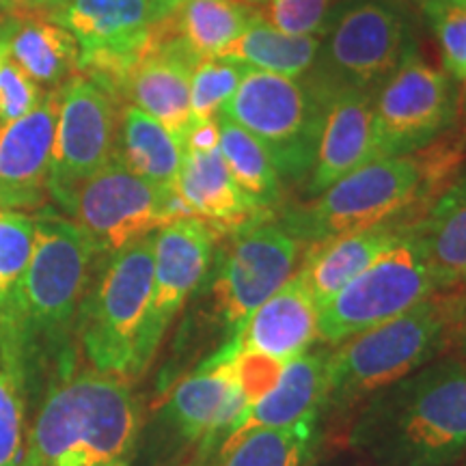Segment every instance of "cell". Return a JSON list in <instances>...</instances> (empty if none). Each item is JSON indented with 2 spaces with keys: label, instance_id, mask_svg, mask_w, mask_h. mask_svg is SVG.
Returning a JSON list of instances; mask_svg holds the SVG:
<instances>
[{
  "label": "cell",
  "instance_id": "2e32d148",
  "mask_svg": "<svg viewBox=\"0 0 466 466\" xmlns=\"http://www.w3.org/2000/svg\"><path fill=\"white\" fill-rule=\"evenodd\" d=\"M58 124L50 199L113 160L124 104L85 74L58 86Z\"/></svg>",
  "mask_w": 466,
  "mask_h": 466
},
{
  "label": "cell",
  "instance_id": "8992f818",
  "mask_svg": "<svg viewBox=\"0 0 466 466\" xmlns=\"http://www.w3.org/2000/svg\"><path fill=\"white\" fill-rule=\"evenodd\" d=\"M417 52V17L406 0H341L309 76L330 96L376 93Z\"/></svg>",
  "mask_w": 466,
  "mask_h": 466
},
{
  "label": "cell",
  "instance_id": "60d3db41",
  "mask_svg": "<svg viewBox=\"0 0 466 466\" xmlns=\"http://www.w3.org/2000/svg\"><path fill=\"white\" fill-rule=\"evenodd\" d=\"M318 466H352V464L341 462V460H330V462H324V464H318Z\"/></svg>",
  "mask_w": 466,
  "mask_h": 466
},
{
  "label": "cell",
  "instance_id": "ab89813d",
  "mask_svg": "<svg viewBox=\"0 0 466 466\" xmlns=\"http://www.w3.org/2000/svg\"><path fill=\"white\" fill-rule=\"evenodd\" d=\"M458 346H460V352H462V359L466 363V309H464V319H462V329H460V337H458Z\"/></svg>",
  "mask_w": 466,
  "mask_h": 466
},
{
  "label": "cell",
  "instance_id": "f546056e",
  "mask_svg": "<svg viewBox=\"0 0 466 466\" xmlns=\"http://www.w3.org/2000/svg\"><path fill=\"white\" fill-rule=\"evenodd\" d=\"M318 423L255 428L220 447L217 466H305L316 445Z\"/></svg>",
  "mask_w": 466,
  "mask_h": 466
},
{
  "label": "cell",
  "instance_id": "7c38bea8",
  "mask_svg": "<svg viewBox=\"0 0 466 466\" xmlns=\"http://www.w3.org/2000/svg\"><path fill=\"white\" fill-rule=\"evenodd\" d=\"M236 357V348L223 343L173 389L156 415L151 453L175 458L197 445L203 453L220 450L233 421L248 406Z\"/></svg>",
  "mask_w": 466,
  "mask_h": 466
},
{
  "label": "cell",
  "instance_id": "4fadbf2b",
  "mask_svg": "<svg viewBox=\"0 0 466 466\" xmlns=\"http://www.w3.org/2000/svg\"><path fill=\"white\" fill-rule=\"evenodd\" d=\"M458 113V85L417 52L374 93V158L428 147L456 127Z\"/></svg>",
  "mask_w": 466,
  "mask_h": 466
},
{
  "label": "cell",
  "instance_id": "ffe728a7",
  "mask_svg": "<svg viewBox=\"0 0 466 466\" xmlns=\"http://www.w3.org/2000/svg\"><path fill=\"white\" fill-rule=\"evenodd\" d=\"M374 158V93L339 89L330 96L305 195L324 192Z\"/></svg>",
  "mask_w": 466,
  "mask_h": 466
},
{
  "label": "cell",
  "instance_id": "7402d4cb",
  "mask_svg": "<svg viewBox=\"0 0 466 466\" xmlns=\"http://www.w3.org/2000/svg\"><path fill=\"white\" fill-rule=\"evenodd\" d=\"M329 354L330 348L322 346L307 350L299 359L285 363L275 387L244 408L227 432L225 442L255 428H291V425L300 423H322Z\"/></svg>",
  "mask_w": 466,
  "mask_h": 466
},
{
  "label": "cell",
  "instance_id": "8d00e7d4",
  "mask_svg": "<svg viewBox=\"0 0 466 466\" xmlns=\"http://www.w3.org/2000/svg\"><path fill=\"white\" fill-rule=\"evenodd\" d=\"M220 147V121L218 116L206 121H192L184 138L186 154H209Z\"/></svg>",
  "mask_w": 466,
  "mask_h": 466
},
{
  "label": "cell",
  "instance_id": "ac0fdd59",
  "mask_svg": "<svg viewBox=\"0 0 466 466\" xmlns=\"http://www.w3.org/2000/svg\"><path fill=\"white\" fill-rule=\"evenodd\" d=\"M197 63L199 58L173 33L171 15L162 17L126 85V100L154 116L182 145L192 126L190 78Z\"/></svg>",
  "mask_w": 466,
  "mask_h": 466
},
{
  "label": "cell",
  "instance_id": "ee69618b",
  "mask_svg": "<svg viewBox=\"0 0 466 466\" xmlns=\"http://www.w3.org/2000/svg\"><path fill=\"white\" fill-rule=\"evenodd\" d=\"M462 80H464V83H466V76H464ZM464 108H466V86H464Z\"/></svg>",
  "mask_w": 466,
  "mask_h": 466
},
{
  "label": "cell",
  "instance_id": "7dc6e473",
  "mask_svg": "<svg viewBox=\"0 0 466 466\" xmlns=\"http://www.w3.org/2000/svg\"><path fill=\"white\" fill-rule=\"evenodd\" d=\"M66 3H67V0H66Z\"/></svg>",
  "mask_w": 466,
  "mask_h": 466
},
{
  "label": "cell",
  "instance_id": "836d02e7",
  "mask_svg": "<svg viewBox=\"0 0 466 466\" xmlns=\"http://www.w3.org/2000/svg\"><path fill=\"white\" fill-rule=\"evenodd\" d=\"M421 17L434 35L451 78L466 76V0H421Z\"/></svg>",
  "mask_w": 466,
  "mask_h": 466
},
{
  "label": "cell",
  "instance_id": "d590c367",
  "mask_svg": "<svg viewBox=\"0 0 466 466\" xmlns=\"http://www.w3.org/2000/svg\"><path fill=\"white\" fill-rule=\"evenodd\" d=\"M46 89L28 78L5 48L0 52V127L14 124L42 102Z\"/></svg>",
  "mask_w": 466,
  "mask_h": 466
},
{
  "label": "cell",
  "instance_id": "e0dca14e",
  "mask_svg": "<svg viewBox=\"0 0 466 466\" xmlns=\"http://www.w3.org/2000/svg\"><path fill=\"white\" fill-rule=\"evenodd\" d=\"M58 89H48L31 113L0 127V208L44 212L50 199Z\"/></svg>",
  "mask_w": 466,
  "mask_h": 466
},
{
  "label": "cell",
  "instance_id": "d4e9b609",
  "mask_svg": "<svg viewBox=\"0 0 466 466\" xmlns=\"http://www.w3.org/2000/svg\"><path fill=\"white\" fill-rule=\"evenodd\" d=\"M415 236L439 291L466 288V167L430 203Z\"/></svg>",
  "mask_w": 466,
  "mask_h": 466
},
{
  "label": "cell",
  "instance_id": "f35d334b",
  "mask_svg": "<svg viewBox=\"0 0 466 466\" xmlns=\"http://www.w3.org/2000/svg\"><path fill=\"white\" fill-rule=\"evenodd\" d=\"M188 3V0H154L156 9V20H162V17L173 15L182 5Z\"/></svg>",
  "mask_w": 466,
  "mask_h": 466
},
{
  "label": "cell",
  "instance_id": "7bdbcfd3",
  "mask_svg": "<svg viewBox=\"0 0 466 466\" xmlns=\"http://www.w3.org/2000/svg\"><path fill=\"white\" fill-rule=\"evenodd\" d=\"M240 3H247V5H264V3H268V0H240Z\"/></svg>",
  "mask_w": 466,
  "mask_h": 466
},
{
  "label": "cell",
  "instance_id": "ba28073f",
  "mask_svg": "<svg viewBox=\"0 0 466 466\" xmlns=\"http://www.w3.org/2000/svg\"><path fill=\"white\" fill-rule=\"evenodd\" d=\"M330 93L311 76L288 78L250 69L218 115L253 134L270 156L281 184L307 182Z\"/></svg>",
  "mask_w": 466,
  "mask_h": 466
},
{
  "label": "cell",
  "instance_id": "d6986e66",
  "mask_svg": "<svg viewBox=\"0 0 466 466\" xmlns=\"http://www.w3.org/2000/svg\"><path fill=\"white\" fill-rule=\"evenodd\" d=\"M421 217L423 214L404 212L384 223L307 247L305 258L299 266V277L307 285L318 307L333 299L343 285H348L380 255L404 240Z\"/></svg>",
  "mask_w": 466,
  "mask_h": 466
},
{
  "label": "cell",
  "instance_id": "44dd1931",
  "mask_svg": "<svg viewBox=\"0 0 466 466\" xmlns=\"http://www.w3.org/2000/svg\"><path fill=\"white\" fill-rule=\"evenodd\" d=\"M318 302L302 279L294 275L247 319L229 343L236 352L259 354L285 365L318 341Z\"/></svg>",
  "mask_w": 466,
  "mask_h": 466
},
{
  "label": "cell",
  "instance_id": "3957f363",
  "mask_svg": "<svg viewBox=\"0 0 466 466\" xmlns=\"http://www.w3.org/2000/svg\"><path fill=\"white\" fill-rule=\"evenodd\" d=\"M464 145L466 130L451 127L415 154L370 160L302 206L289 208L279 223L311 247L404 212L423 214L460 171Z\"/></svg>",
  "mask_w": 466,
  "mask_h": 466
},
{
  "label": "cell",
  "instance_id": "cb8c5ba5",
  "mask_svg": "<svg viewBox=\"0 0 466 466\" xmlns=\"http://www.w3.org/2000/svg\"><path fill=\"white\" fill-rule=\"evenodd\" d=\"M0 39L11 58L42 89H58L78 74V44L74 35L48 14L0 15Z\"/></svg>",
  "mask_w": 466,
  "mask_h": 466
},
{
  "label": "cell",
  "instance_id": "30bf717a",
  "mask_svg": "<svg viewBox=\"0 0 466 466\" xmlns=\"http://www.w3.org/2000/svg\"><path fill=\"white\" fill-rule=\"evenodd\" d=\"M300 253L302 244L279 220L268 217L233 231L206 281L223 343L240 333L247 319L296 275Z\"/></svg>",
  "mask_w": 466,
  "mask_h": 466
},
{
  "label": "cell",
  "instance_id": "f6af8a7d",
  "mask_svg": "<svg viewBox=\"0 0 466 466\" xmlns=\"http://www.w3.org/2000/svg\"><path fill=\"white\" fill-rule=\"evenodd\" d=\"M458 466H466V460H462V462H460Z\"/></svg>",
  "mask_w": 466,
  "mask_h": 466
},
{
  "label": "cell",
  "instance_id": "f1b7e54d",
  "mask_svg": "<svg viewBox=\"0 0 466 466\" xmlns=\"http://www.w3.org/2000/svg\"><path fill=\"white\" fill-rule=\"evenodd\" d=\"M28 400L20 324L0 322V466H20Z\"/></svg>",
  "mask_w": 466,
  "mask_h": 466
},
{
  "label": "cell",
  "instance_id": "bcb514c9",
  "mask_svg": "<svg viewBox=\"0 0 466 466\" xmlns=\"http://www.w3.org/2000/svg\"><path fill=\"white\" fill-rule=\"evenodd\" d=\"M0 52H3V39H0Z\"/></svg>",
  "mask_w": 466,
  "mask_h": 466
},
{
  "label": "cell",
  "instance_id": "484cf974",
  "mask_svg": "<svg viewBox=\"0 0 466 466\" xmlns=\"http://www.w3.org/2000/svg\"><path fill=\"white\" fill-rule=\"evenodd\" d=\"M184 156V145L173 138L165 126L134 104H124L113 160L138 177L173 190L182 171Z\"/></svg>",
  "mask_w": 466,
  "mask_h": 466
},
{
  "label": "cell",
  "instance_id": "b9f144b4",
  "mask_svg": "<svg viewBox=\"0 0 466 466\" xmlns=\"http://www.w3.org/2000/svg\"><path fill=\"white\" fill-rule=\"evenodd\" d=\"M5 14H9V3L7 0H0V15H5Z\"/></svg>",
  "mask_w": 466,
  "mask_h": 466
},
{
  "label": "cell",
  "instance_id": "603a6c76",
  "mask_svg": "<svg viewBox=\"0 0 466 466\" xmlns=\"http://www.w3.org/2000/svg\"><path fill=\"white\" fill-rule=\"evenodd\" d=\"M175 192L192 218H201L220 233L240 229L266 212L238 186L220 149L209 154H186Z\"/></svg>",
  "mask_w": 466,
  "mask_h": 466
},
{
  "label": "cell",
  "instance_id": "9a60e30c",
  "mask_svg": "<svg viewBox=\"0 0 466 466\" xmlns=\"http://www.w3.org/2000/svg\"><path fill=\"white\" fill-rule=\"evenodd\" d=\"M220 236L223 233L217 227L201 218H175L154 233V289L138 341L134 378L147 371L175 318L190 296L206 285Z\"/></svg>",
  "mask_w": 466,
  "mask_h": 466
},
{
  "label": "cell",
  "instance_id": "7a4b0ae2",
  "mask_svg": "<svg viewBox=\"0 0 466 466\" xmlns=\"http://www.w3.org/2000/svg\"><path fill=\"white\" fill-rule=\"evenodd\" d=\"M106 255L69 218L44 209L20 289V335L31 398L76 365L85 299Z\"/></svg>",
  "mask_w": 466,
  "mask_h": 466
},
{
  "label": "cell",
  "instance_id": "83f0119b",
  "mask_svg": "<svg viewBox=\"0 0 466 466\" xmlns=\"http://www.w3.org/2000/svg\"><path fill=\"white\" fill-rule=\"evenodd\" d=\"M259 17L240 0H188L171 15L173 33L197 58L217 56Z\"/></svg>",
  "mask_w": 466,
  "mask_h": 466
},
{
  "label": "cell",
  "instance_id": "4316f807",
  "mask_svg": "<svg viewBox=\"0 0 466 466\" xmlns=\"http://www.w3.org/2000/svg\"><path fill=\"white\" fill-rule=\"evenodd\" d=\"M319 46H322V37H296V35L277 31L275 26L258 17L240 37L227 44L217 56L233 58L259 72L302 78L316 63Z\"/></svg>",
  "mask_w": 466,
  "mask_h": 466
},
{
  "label": "cell",
  "instance_id": "4dcf8cb0",
  "mask_svg": "<svg viewBox=\"0 0 466 466\" xmlns=\"http://www.w3.org/2000/svg\"><path fill=\"white\" fill-rule=\"evenodd\" d=\"M220 121V156L229 168L238 186L247 192L258 206L268 212L281 201V177H279L270 156L253 134L218 115Z\"/></svg>",
  "mask_w": 466,
  "mask_h": 466
},
{
  "label": "cell",
  "instance_id": "8fae6325",
  "mask_svg": "<svg viewBox=\"0 0 466 466\" xmlns=\"http://www.w3.org/2000/svg\"><path fill=\"white\" fill-rule=\"evenodd\" d=\"M439 294L415 229L319 307L318 341L335 348Z\"/></svg>",
  "mask_w": 466,
  "mask_h": 466
},
{
  "label": "cell",
  "instance_id": "52a82bcc",
  "mask_svg": "<svg viewBox=\"0 0 466 466\" xmlns=\"http://www.w3.org/2000/svg\"><path fill=\"white\" fill-rule=\"evenodd\" d=\"M151 289L154 233L102 259L78 322V343L93 370L134 380Z\"/></svg>",
  "mask_w": 466,
  "mask_h": 466
},
{
  "label": "cell",
  "instance_id": "9c48e42d",
  "mask_svg": "<svg viewBox=\"0 0 466 466\" xmlns=\"http://www.w3.org/2000/svg\"><path fill=\"white\" fill-rule=\"evenodd\" d=\"M52 201L104 255L151 236L175 218H192L175 188H160L116 160L56 192Z\"/></svg>",
  "mask_w": 466,
  "mask_h": 466
},
{
  "label": "cell",
  "instance_id": "5b68a950",
  "mask_svg": "<svg viewBox=\"0 0 466 466\" xmlns=\"http://www.w3.org/2000/svg\"><path fill=\"white\" fill-rule=\"evenodd\" d=\"M466 296L439 291L401 316L330 348L322 421L348 410L389 384L445 357L458 343Z\"/></svg>",
  "mask_w": 466,
  "mask_h": 466
},
{
  "label": "cell",
  "instance_id": "6da1fadb",
  "mask_svg": "<svg viewBox=\"0 0 466 466\" xmlns=\"http://www.w3.org/2000/svg\"><path fill=\"white\" fill-rule=\"evenodd\" d=\"M359 466H458L466 460V363L441 357L354 408Z\"/></svg>",
  "mask_w": 466,
  "mask_h": 466
},
{
  "label": "cell",
  "instance_id": "e575fe53",
  "mask_svg": "<svg viewBox=\"0 0 466 466\" xmlns=\"http://www.w3.org/2000/svg\"><path fill=\"white\" fill-rule=\"evenodd\" d=\"M341 0H268L259 17L277 31L296 37H324Z\"/></svg>",
  "mask_w": 466,
  "mask_h": 466
},
{
  "label": "cell",
  "instance_id": "277c9868",
  "mask_svg": "<svg viewBox=\"0 0 466 466\" xmlns=\"http://www.w3.org/2000/svg\"><path fill=\"white\" fill-rule=\"evenodd\" d=\"M138 432L130 380L74 365L44 391L20 466H127Z\"/></svg>",
  "mask_w": 466,
  "mask_h": 466
},
{
  "label": "cell",
  "instance_id": "d6a6232c",
  "mask_svg": "<svg viewBox=\"0 0 466 466\" xmlns=\"http://www.w3.org/2000/svg\"><path fill=\"white\" fill-rule=\"evenodd\" d=\"M248 72V66L233 61V58H201L190 78L192 121H206L218 116L225 104L236 96L238 86Z\"/></svg>",
  "mask_w": 466,
  "mask_h": 466
},
{
  "label": "cell",
  "instance_id": "1f68e13d",
  "mask_svg": "<svg viewBox=\"0 0 466 466\" xmlns=\"http://www.w3.org/2000/svg\"><path fill=\"white\" fill-rule=\"evenodd\" d=\"M37 218L0 208V322L20 324V289L31 264Z\"/></svg>",
  "mask_w": 466,
  "mask_h": 466
},
{
  "label": "cell",
  "instance_id": "5bb4252c",
  "mask_svg": "<svg viewBox=\"0 0 466 466\" xmlns=\"http://www.w3.org/2000/svg\"><path fill=\"white\" fill-rule=\"evenodd\" d=\"M78 44V72L126 104L130 72L147 50L154 0H67L50 15Z\"/></svg>",
  "mask_w": 466,
  "mask_h": 466
},
{
  "label": "cell",
  "instance_id": "74e56055",
  "mask_svg": "<svg viewBox=\"0 0 466 466\" xmlns=\"http://www.w3.org/2000/svg\"><path fill=\"white\" fill-rule=\"evenodd\" d=\"M9 14H48L66 5V0H7Z\"/></svg>",
  "mask_w": 466,
  "mask_h": 466
}]
</instances>
